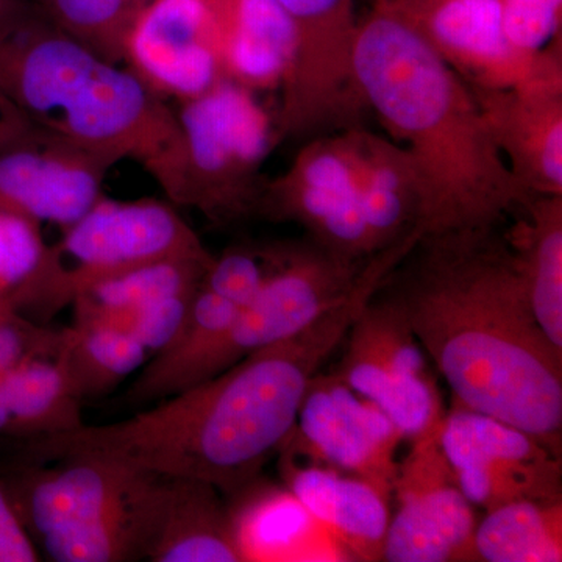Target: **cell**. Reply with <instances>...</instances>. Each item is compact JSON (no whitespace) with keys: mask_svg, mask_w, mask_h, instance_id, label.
<instances>
[{"mask_svg":"<svg viewBox=\"0 0 562 562\" xmlns=\"http://www.w3.org/2000/svg\"><path fill=\"white\" fill-rule=\"evenodd\" d=\"M379 291L405 314L454 402L561 453L562 351L539 327L498 227L420 236Z\"/></svg>","mask_w":562,"mask_h":562,"instance_id":"6da1fadb","label":"cell"},{"mask_svg":"<svg viewBox=\"0 0 562 562\" xmlns=\"http://www.w3.org/2000/svg\"><path fill=\"white\" fill-rule=\"evenodd\" d=\"M344 335L341 317L324 314L128 419L22 441L21 462L98 458L236 495L288 441L310 383Z\"/></svg>","mask_w":562,"mask_h":562,"instance_id":"7a4b0ae2","label":"cell"},{"mask_svg":"<svg viewBox=\"0 0 562 562\" xmlns=\"http://www.w3.org/2000/svg\"><path fill=\"white\" fill-rule=\"evenodd\" d=\"M353 70L368 111L406 144L416 165L420 236L498 227L531 201L492 140L469 85L382 0L360 21Z\"/></svg>","mask_w":562,"mask_h":562,"instance_id":"3957f363","label":"cell"},{"mask_svg":"<svg viewBox=\"0 0 562 562\" xmlns=\"http://www.w3.org/2000/svg\"><path fill=\"white\" fill-rule=\"evenodd\" d=\"M0 94L41 131L117 162H139L180 205L176 111L127 66L55 27L25 0L0 20Z\"/></svg>","mask_w":562,"mask_h":562,"instance_id":"277c9868","label":"cell"},{"mask_svg":"<svg viewBox=\"0 0 562 562\" xmlns=\"http://www.w3.org/2000/svg\"><path fill=\"white\" fill-rule=\"evenodd\" d=\"M41 560H149L169 476L98 458L21 462L0 476Z\"/></svg>","mask_w":562,"mask_h":562,"instance_id":"5b68a950","label":"cell"},{"mask_svg":"<svg viewBox=\"0 0 562 562\" xmlns=\"http://www.w3.org/2000/svg\"><path fill=\"white\" fill-rule=\"evenodd\" d=\"M176 258L213 260L171 202L111 201L102 195L49 246L40 272L5 308L47 321L95 281Z\"/></svg>","mask_w":562,"mask_h":562,"instance_id":"8992f818","label":"cell"},{"mask_svg":"<svg viewBox=\"0 0 562 562\" xmlns=\"http://www.w3.org/2000/svg\"><path fill=\"white\" fill-rule=\"evenodd\" d=\"M176 116L183 151L179 206L217 225L257 214L266 183L261 168L280 138L254 91L222 79L180 102Z\"/></svg>","mask_w":562,"mask_h":562,"instance_id":"52a82bcc","label":"cell"},{"mask_svg":"<svg viewBox=\"0 0 562 562\" xmlns=\"http://www.w3.org/2000/svg\"><path fill=\"white\" fill-rule=\"evenodd\" d=\"M291 18L295 54L281 91L279 138L313 139L362 127L368 106L355 79L360 21L355 0H277Z\"/></svg>","mask_w":562,"mask_h":562,"instance_id":"ba28073f","label":"cell"},{"mask_svg":"<svg viewBox=\"0 0 562 562\" xmlns=\"http://www.w3.org/2000/svg\"><path fill=\"white\" fill-rule=\"evenodd\" d=\"M369 260H347L310 239L294 243L290 257L260 294L239 310L231 328L195 362L184 390L312 325L350 294Z\"/></svg>","mask_w":562,"mask_h":562,"instance_id":"9c48e42d","label":"cell"},{"mask_svg":"<svg viewBox=\"0 0 562 562\" xmlns=\"http://www.w3.org/2000/svg\"><path fill=\"white\" fill-rule=\"evenodd\" d=\"M344 339L346 351L335 372L379 406L405 439L442 419L446 406L427 353L390 297L376 291Z\"/></svg>","mask_w":562,"mask_h":562,"instance_id":"30bf717a","label":"cell"},{"mask_svg":"<svg viewBox=\"0 0 562 562\" xmlns=\"http://www.w3.org/2000/svg\"><path fill=\"white\" fill-rule=\"evenodd\" d=\"M442 419L408 439V452L398 460L392 486L397 509L387 525L383 561H479L475 506L443 453Z\"/></svg>","mask_w":562,"mask_h":562,"instance_id":"8fae6325","label":"cell"},{"mask_svg":"<svg viewBox=\"0 0 562 562\" xmlns=\"http://www.w3.org/2000/svg\"><path fill=\"white\" fill-rule=\"evenodd\" d=\"M257 213L295 222L310 241L347 260H369L379 254L358 201L351 131L310 139L286 171L266 181Z\"/></svg>","mask_w":562,"mask_h":562,"instance_id":"7c38bea8","label":"cell"},{"mask_svg":"<svg viewBox=\"0 0 562 562\" xmlns=\"http://www.w3.org/2000/svg\"><path fill=\"white\" fill-rule=\"evenodd\" d=\"M441 446L475 508L562 498L561 453L509 422L453 401L443 414Z\"/></svg>","mask_w":562,"mask_h":562,"instance_id":"4fadbf2b","label":"cell"},{"mask_svg":"<svg viewBox=\"0 0 562 562\" xmlns=\"http://www.w3.org/2000/svg\"><path fill=\"white\" fill-rule=\"evenodd\" d=\"M403 432L336 372L317 373L280 450L303 453L314 464L357 476L392 498Z\"/></svg>","mask_w":562,"mask_h":562,"instance_id":"5bb4252c","label":"cell"},{"mask_svg":"<svg viewBox=\"0 0 562 562\" xmlns=\"http://www.w3.org/2000/svg\"><path fill=\"white\" fill-rule=\"evenodd\" d=\"M117 161L31 125L0 146V209L65 231L102 198Z\"/></svg>","mask_w":562,"mask_h":562,"instance_id":"9a60e30c","label":"cell"},{"mask_svg":"<svg viewBox=\"0 0 562 562\" xmlns=\"http://www.w3.org/2000/svg\"><path fill=\"white\" fill-rule=\"evenodd\" d=\"M122 65L165 101L209 91L224 79L211 0H149L125 33Z\"/></svg>","mask_w":562,"mask_h":562,"instance_id":"2e32d148","label":"cell"},{"mask_svg":"<svg viewBox=\"0 0 562 562\" xmlns=\"http://www.w3.org/2000/svg\"><path fill=\"white\" fill-rule=\"evenodd\" d=\"M469 88L520 187L562 195V63L514 87Z\"/></svg>","mask_w":562,"mask_h":562,"instance_id":"e0dca14e","label":"cell"},{"mask_svg":"<svg viewBox=\"0 0 562 562\" xmlns=\"http://www.w3.org/2000/svg\"><path fill=\"white\" fill-rule=\"evenodd\" d=\"M397 11L469 87H514L561 63V47L536 58L514 49L503 31L502 0H436Z\"/></svg>","mask_w":562,"mask_h":562,"instance_id":"ac0fdd59","label":"cell"},{"mask_svg":"<svg viewBox=\"0 0 562 562\" xmlns=\"http://www.w3.org/2000/svg\"><path fill=\"white\" fill-rule=\"evenodd\" d=\"M281 475L292 497L351 560L383 561L391 501L382 492L325 465H299L290 454H284Z\"/></svg>","mask_w":562,"mask_h":562,"instance_id":"d6986e66","label":"cell"},{"mask_svg":"<svg viewBox=\"0 0 562 562\" xmlns=\"http://www.w3.org/2000/svg\"><path fill=\"white\" fill-rule=\"evenodd\" d=\"M224 79L250 91L283 87L295 54L291 18L277 0H211Z\"/></svg>","mask_w":562,"mask_h":562,"instance_id":"ffe728a7","label":"cell"},{"mask_svg":"<svg viewBox=\"0 0 562 562\" xmlns=\"http://www.w3.org/2000/svg\"><path fill=\"white\" fill-rule=\"evenodd\" d=\"M358 201L376 251L419 233L422 190L409 151L364 127L351 128ZM420 235V233H419Z\"/></svg>","mask_w":562,"mask_h":562,"instance_id":"44dd1931","label":"cell"},{"mask_svg":"<svg viewBox=\"0 0 562 562\" xmlns=\"http://www.w3.org/2000/svg\"><path fill=\"white\" fill-rule=\"evenodd\" d=\"M151 562H239L231 506L213 484L169 476Z\"/></svg>","mask_w":562,"mask_h":562,"instance_id":"7402d4cb","label":"cell"},{"mask_svg":"<svg viewBox=\"0 0 562 562\" xmlns=\"http://www.w3.org/2000/svg\"><path fill=\"white\" fill-rule=\"evenodd\" d=\"M508 236L539 327L562 351V195H532Z\"/></svg>","mask_w":562,"mask_h":562,"instance_id":"603a6c76","label":"cell"},{"mask_svg":"<svg viewBox=\"0 0 562 562\" xmlns=\"http://www.w3.org/2000/svg\"><path fill=\"white\" fill-rule=\"evenodd\" d=\"M13 441L58 435L83 425L81 398L55 355L25 361L0 379Z\"/></svg>","mask_w":562,"mask_h":562,"instance_id":"cb8c5ba5","label":"cell"},{"mask_svg":"<svg viewBox=\"0 0 562 562\" xmlns=\"http://www.w3.org/2000/svg\"><path fill=\"white\" fill-rule=\"evenodd\" d=\"M484 562L562 561V498L506 503L484 512L475 528Z\"/></svg>","mask_w":562,"mask_h":562,"instance_id":"d4e9b609","label":"cell"},{"mask_svg":"<svg viewBox=\"0 0 562 562\" xmlns=\"http://www.w3.org/2000/svg\"><path fill=\"white\" fill-rule=\"evenodd\" d=\"M146 347L113 325L74 321L61 331L57 360L81 401L102 397L147 361Z\"/></svg>","mask_w":562,"mask_h":562,"instance_id":"484cf974","label":"cell"},{"mask_svg":"<svg viewBox=\"0 0 562 562\" xmlns=\"http://www.w3.org/2000/svg\"><path fill=\"white\" fill-rule=\"evenodd\" d=\"M211 261L192 258L162 260L95 281L74 299L76 319H102L181 292L198 290Z\"/></svg>","mask_w":562,"mask_h":562,"instance_id":"4316f807","label":"cell"},{"mask_svg":"<svg viewBox=\"0 0 562 562\" xmlns=\"http://www.w3.org/2000/svg\"><path fill=\"white\" fill-rule=\"evenodd\" d=\"M55 27L122 63V44L138 11L149 0H25Z\"/></svg>","mask_w":562,"mask_h":562,"instance_id":"83f0119b","label":"cell"},{"mask_svg":"<svg viewBox=\"0 0 562 562\" xmlns=\"http://www.w3.org/2000/svg\"><path fill=\"white\" fill-rule=\"evenodd\" d=\"M292 246L294 243L233 246L213 258L203 273L201 286L244 308L284 265Z\"/></svg>","mask_w":562,"mask_h":562,"instance_id":"f1b7e54d","label":"cell"},{"mask_svg":"<svg viewBox=\"0 0 562 562\" xmlns=\"http://www.w3.org/2000/svg\"><path fill=\"white\" fill-rule=\"evenodd\" d=\"M47 249L38 222L0 209V306L32 283Z\"/></svg>","mask_w":562,"mask_h":562,"instance_id":"f546056e","label":"cell"},{"mask_svg":"<svg viewBox=\"0 0 562 562\" xmlns=\"http://www.w3.org/2000/svg\"><path fill=\"white\" fill-rule=\"evenodd\" d=\"M199 288L161 299V301L147 303V305L138 306L131 312L113 314V316L102 317V319L80 321L113 325V327L127 331L140 346L146 347L147 351L158 353L169 344L176 341L177 336L183 330Z\"/></svg>","mask_w":562,"mask_h":562,"instance_id":"4dcf8cb0","label":"cell"},{"mask_svg":"<svg viewBox=\"0 0 562 562\" xmlns=\"http://www.w3.org/2000/svg\"><path fill=\"white\" fill-rule=\"evenodd\" d=\"M503 31L524 57L561 47L562 0H502Z\"/></svg>","mask_w":562,"mask_h":562,"instance_id":"1f68e13d","label":"cell"},{"mask_svg":"<svg viewBox=\"0 0 562 562\" xmlns=\"http://www.w3.org/2000/svg\"><path fill=\"white\" fill-rule=\"evenodd\" d=\"M61 331L49 330L40 322L0 308V379L36 357L57 355Z\"/></svg>","mask_w":562,"mask_h":562,"instance_id":"d6a6232c","label":"cell"},{"mask_svg":"<svg viewBox=\"0 0 562 562\" xmlns=\"http://www.w3.org/2000/svg\"><path fill=\"white\" fill-rule=\"evenodd\" d=\"M41 554L0 482V562H36Z\"/></svg>","mask_w":562,"mask_h":562,"instance_id":"836d02e7","label":"cell"},{"mask_svg":"<svg viewBox=\"0 0 562 562\" xmlns=\"http://www.w3.org/2000/svg\"><path fill=\"white\" fill-rule=\"evenodd\" d=\"M31 125L33 124L22 116L20 110L0 94V146L9 143Z\"/></svg>","mask_w":562,"mask_h":562,"instance_id":"e575fe53","label":"cell"},{"mask_svg":"<svg viewBox=\"0 0 562 562\" xmlns=\"http://www.w3.org/2000/svg\"><path fill=\"white\" fill-rule=\"evenodd\" d=\"M0 438H13V424L5 401H3L2 392H0Z\"/></svg>","mask_w":562,"mask_h":562,"instance_id":"d590c367","label":"cell"},{"mask_svg":"<svg viewBox=\"0 0 562 562\" xmlns=\"http://www.w3.org/2000/svg\"><path fill=\"white\" fill-rule=\"evenodd\" d=\"M382 2L395 10L409 11L420 9V7L436 2V0H382Z\"/></svg>","mask_w":562,"mask_h":562,"instance_id":"8d00e7d4","label":"cell"},{"mask_svg":"<svg viewBox=\"0 0 562 562\" xmlns=\"http://www.w3.org/2000/svg\"><path fill=\"white\" fill-rule=\"evenodd\" d=\"M22 3H24V0H20V2L13 3V5L0 7V20H2V18L9 16V14L13 13L14 10L20 9Z\"/></svg>","mask_w":562,"mask_h":562,"instance_id":"74e56055","label":"cell"},{"mask_svg":"<svg viewBox=\"0 0 562 562\" xmlns=\"http://www.w3.org/2000/svg\"><path fill=\"white\" fill-rule=\"evenodd\" d=\"M16 2H20V0H0V7L13 5Z\"/></svg>","mask_w":562,"mask_h":562,"instance_id":"f35d334b","label":"cell"},{"mask_svg":"<svg viewBox=\"0 0 562 562\" xmlns=\"http://www.w3.org/2000/svg\"><path fill=\"white\" fill-rule=\"evenodd\" d=\"M0 308H2V306H0Z\"/></svg>","mask_w":562,"mask_h":562,"instance_id":"ab89813d","label":"cell"}]
</instances>
